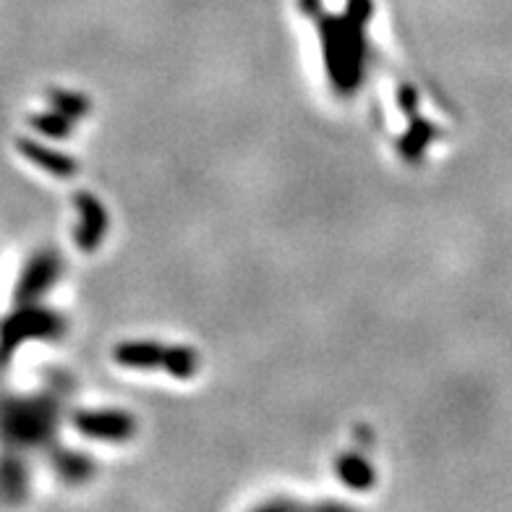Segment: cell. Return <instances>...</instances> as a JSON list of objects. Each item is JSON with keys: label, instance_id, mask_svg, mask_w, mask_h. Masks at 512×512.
<instances>
[{"label": "cell", "instance_id": "obj_1", "mask_svg": "<svg viewBox=\"0 0 512 512\" xmlns=\"http://www.w3.org/2000/svg\"><path fill=\"white\" fill-rule=\"evenodd\" d=\"M50 411L34 400L0 403V439L11 447H27L48 437Z\"/></svg>", "mask_w": 512, "mask_h": 512}, {"label": "cell", "instance_id": "obj_2", "mask_svg": "<svg viewBox=\"0 0 512 512\" xmlns=\"http://www.w3.org/2000/svg\"><path fill=\"white\" fill-rule=\"evenodd\" d=\"M53 330L55 319L50 317L48 311L34 309L32 304L19 306L14 317H8L6 322L0 324V361L14 356L21 343H27L32 337L53 335Z\"/></svg>", "mask_w": 512, "mask_h": 512}, {"label": "cell", "instance_id": "obj_3", "mask_svg": "<svg viewBox=\"0 0 512 512\" xmlns=\"http://www.w3.org/2000/svg\"><path fill=\"white\" fill-rule=\"evenodd\" d=\"M55 275H58V259L55 256L40 254L29 259V264L19 277V285H16V304H34L55 283Z\"/></svg>", "mask_w": 512, "mask_h": 512}, {"label": "cell", "instance_id": "obj_4", "mask_svg": "<svg viewBox=\"0 0 512 512\" xmlns=\"http://www.w3.org/2000/svg\"><path fill=\"white\" fill-rule=\"evenodd\" d=\"M19 149H21V155L27 157L29 162L50 170V173H66V170L71 173V162H68L66 157L58 155V152H53V149H45L37 142H21Z\"/></svg>", "mask_w": 512, "mask_h": 512}, {"label": "cell", "instance_id": "obj_5", "mask_svg": "<svg viewBox=\"0 0 512 512\" xmlns=\"http://www.w3.org/2000/svg\"><path fill=\"white\" fill-rule=\"evenodd\" d=\"M24 468L16 458L0 460V499H14L24 492Z\"/></svg>", "mask_w": 512, "mask_h": 512}, {"label": "cell", "instance_id": "obj_6", "mask_svg": "<svg viewBox=\"0 0 512 512\" xmlns=\"http://www.w3.org/2000/svg\"><path fill=\"white\" fill-rule=\"evenodd\" d=\"M79 426L84 434H95V437H121L126 434L123 421L118 416H84L79 418Z\"/></svg>", "mask_w": 512, "mask_h": 512}]
</instances>
